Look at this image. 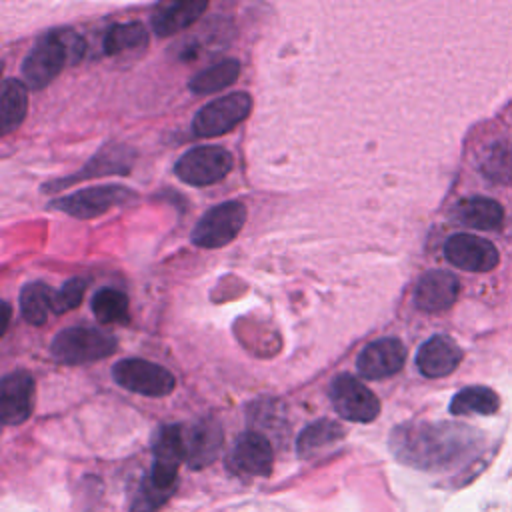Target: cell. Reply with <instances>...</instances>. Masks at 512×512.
<instances>
[{"label":"cell","instance_id":"cell-11","mask_svg":"<svg viewBox=\"0 0 512 512\" xmlns=\"http://www.w3.org/2000/svg\"><path fill=\"white\" fill-rule=\"evenodd\" d=\"M444 256L452 266L466 272H490L500 260L492 242L472 234L450 236L444 244Z\"/></svg>","mask_w":512,"mask_h":512},{"label":"cell","instance_id":"cell-4","mask_svg":"<svg viewBox=\"0 0 512 512\" xmlns=\"http://www.w3.org/2000/svg\"><path fill=\"white\" fill-rule=\"evenodd\" d=\"M134 198H136L134 190H130L122 184H104V186L82 188L68 196H60V198L48 202L46 208L60 210V212L70 214L80 220H88V218L102 216L104 212L112 210L114 206L128 204Z\"/></svg>","mask_w":512,"mask_h":512},{"label":"cell","instance_id":"cell-16","mask_svg":"<svg viewBox=\"0 0 512 512\" xmlns=\"http://www.w3.org/2000/svg\"><path fill=\"white\" fill-rule=\"evenodd\" d=\"M458 278L444 270L426 272L414 290V302L424 312H440L450 308L458 298Z\"/></svg>","mask_w":512,"mask_h":512},{"label":"cell","instance_id":"cell-26","mask_svg":"<svg viewBox=\"0 0 512 512\" xmlns=\"http://www.w3.org/2000/svg\"><path fill=\"white\" fill-rule=\"evenodd\" d=\"M92 312L102 324L124 322L128 318V296L116 288H100L92 296Z\"/></svg>","mask_w":512,"mask_h":512},{"label":"cell","instance_id":"cell-22","mask_svg":"<svg viewBox=\"0 0 512 512\" xmlns=\"http://www.w3.org/2000/svg\"><path fill=\"white\" fill-rule=\"evenodd\" d=\"M238 76H240V62L236 58H224L214 66L194 74L188 82V88L194 94H214L234 84Z\"/></svg>","mask_w":512,"mask_h":512},{"label":"cell","instance_id":"cell-24","mask_svg":"<svg viewBox=\"0 0 512 512\" xmlns=\"http://www.w3.org/2000/svg\"><path fill=\"white\" fill-rule=\"evenodd\" d=\"M54 290L44 282H30L20 292V314L30 324H44L48 312H52Z\"/></svg>","mask_w":512,"mask_h":512},{"label":"cell","instance_id":"cell-3","mask_svg":"<svg viewBox=\"0 0 512 512\" xmlns=\"http://www.w3.org/2000/svg\"><path fill=\"white\" fill-rule=\"evenodd\" d=\"M118 348V342L112 334H106L96 328L72 326L60 330L52 344L50 354L62 364H88L110 356Z\"/></svg>","mask_w":512,"mask_h":512},{"label":"cell","instance_id":"cell-25","mask_svg":"<svg viewBox=\"0 0 512 512\" xmlns=\"http://www.w3.org/2000/svg\"><path fill=\"white\" fill-rule=\"evenodd\" d=\"M148 44V30L142 22H124L108 28L102 40L104 54H120Z\"/></svg>","mask_w":512,"mask_h":512},{"label":"cell","instance_id":"cell-21","mask_svg":"<svg viewBox=\"0 0 512 512\" xmlns=\"http://www.w3.org/2000/svg\"><path fill=\"white\" fill-rule=\"evenodd\" d=\"M342 438H344V428L338 422L328 420V418L316 420L300 432V436L296 440V452L302 458H310V456L318 454L320 450L334 446Z\"/></svg>","mask_w":512,"mask_h":512},{"label":"cell","instance_id":"cell-7","mask_svg":"<svg viewBox=\"0 0 512 512\" xmlns=\"http://www.w3.org/2000/svg\"><path fill=\"white\" fill-rule=\"evenodd\" d=\"M112 378L124 390L150 398L168 396L176 386V378L170 370L142 358H124L116 362L112 368Z\"/></svg>","mask_w":512,"mask_h":512},{"label":"cell","instance_id":"cell-27","mask_svg":"<svg viewBox=\"0 0 512 512\" xmlns=\"http://www.w3.org/2000/svg\"><path fill=\"white\" fill-rule=\"evenodd\" d=\"M86 292V280L84 278H70L66 280L58 290L52 294V312L62 314L68 310H74Z\"/></svg>","mask_w":512,"mask_h":512},{"label":"cell","instance_id":"cell-13","mask_svg":"<svg viewBox=\"0 0 512 512\" xmlns=\"http://www.w3.org/2000/svg\"><path fill=\"white\" fill-rule=\"evenodd\" d=\"M406 360V346L398 338H380L362 348L356 358V370L368 380L396 374Z\"/></svg>","mask_w":512,"mask_h":512},{"label":"cell","instance_id":"cell-23","mask_svg":"<svg viewBox=\"0 0 512 512\" xmlns=\"http://www.w3.org/2000/svg\"><path fill=\"white\" fill-rule=\"evenodd\" d=\"M500 406L498 394L486 386H468L462 388L450 402V414L466 416V414H494Z\"/></svg>","mask_w":512,"mask_h":512},{"label":"cell","instance_id":"cell-15","mask_svg":"<svg viewBox=\"0 0 512 512\" xmlns=\"http://www.w3.org/2000/svg\"><path fill=\"white\" fill-rule=\"evenodd\" d=\"M132 162H134V150H130L128 146H120V144H108L98 154H94L80 172L72 174L70 178H60L50 184H44L42 190L58 192L78 180H86V178H94V176H108V174H128L132 168Z\"/></svg>","mask_w":512,"mask_h":512},{"label":"cell","instance_id":"cell-20","mask_svg":"<svg viewBox=\"0 0 512 512\" xmlns=\"http://www.w3.org/2000/svg\"><path fill=\"white\" fill-rule=\"evenodd\" d=\"M28 108V92L26 84L16 80V78H6L2 82V92H0V128L2 134H8L16 130Z\"/></svg>","mask_w":512,"mask_h":512},{"label":"cell","instance_id":"cell-1","mask_svg":"<svg viewBox=\"0 0 512 512\" xmlns=\"http://www.w3.org/2000/svg\"><path fill=\"white\" fill-rule=\"evenodd\" d=\"M396 436L394 450L398 458L420 468L446 466L472 446L470 430L446 424L398 428Z\"/></svg>","mask_w":512,"mask_h":512},{"label":"cell","instance_id":"cell-19","mask_svg":"<svg viewBox=\"0 0 512 512\" xmlns=\"http://www.w3.org/2000/svg\"><path fill=\"white\" fill-rule=\"evenodd\" d=\"M206 8H208V2L204 0H184V2L168 4L152 16V30L162 38L172 36L188 28L192 22H196Z\"/></svg>","mask_w":512,"mask_h":512},{"label":"cell","instance_id":"cell-10","mask_svg":"<svg viewBox=\"0 0 512 512\" xmlns=\"http://www.w3.org/2000/svg\"><path fill=\"white\" fill-rule=\"evenodd\" d=\"M226 464L234 474L268 476L274 464L272 444L262 432L248 430L236 438Z\"/></svg>","mask_w":512,"mask_h":512},{"label":"cell","instance_id":"cell-2","mask_svg":"<svg viewBox=\"0 0 512 512\" xmlns=\"http://www.w3.org/2000/svg\"><path fill=\"white\" fill-rule=\"evenodd\" d=\"M84 42L70 30H50L42 34L22 62L26 88L40 90L48 86L70 60H80Z\"/></svg>","mask_w":512,"mask_h":512},{"label":"cell","instance_id":"cell-8","mask_svg":"<svg viewBox=\"0 0 512 512\" xmlns=\"http://www.w3.org/2000/svg\"><path fill=\"white\" fill-rule=\"evenodd\" d=\"M234 166L232 154L222 146H196L184 152L174 172L190 186H210L220 182Z\"/></svg>","mask_w":512,"mask_h":512},{"label":"cell","instance_id":"cell-6","mask_svg":"<svg viewBox=\"0 0 512 512\" xmlns=\"http://www.w3.org/2000/svg\"><path fill=\"white\" fill-rule=\"evenodd\" d=\"M252 110V98L248 92H230L202 106L194 120L192 132L198 138H212L230 132Z\"/></svg>","mask_w":512,"mask_h":512},{"label":"cell","instance_id":"cell-9","mask_svg":"<svg viewBox=\"0 0 512 512\" xmlns=\"http://www.w3.org/2000/svg\"><path fill=\"white\" fill-rule=\"evenodd\" d=\"M328 394L334 410L344 420L372 422L380 414V402L374 392L352 374H338L330 382Z\"/></svg>","mask_w":512,"mask_h":512},{"label":"cell","instance_id":"cell-12","mask_svg":"<svg viewBox=\"0 0 512 512\" xmlns=\"http://www.w3.org/2000/svg\"><path fill=\"white\" fill-rule=\"evenodd\" d=\"M184 446H186V464L190 468H204L212 464L224 444V430L216 418H200L186 426Z\"/></svg>","mask_w":512,"mask_h":512},{"label":"cell","instance_id":"cell-18","mask_svg":"<svg viewBox=\"0 0 512 512\" xmlns=\"http://www.w3.org/2000/svg\"><path fill=\"white\" fill-rule=\"evenodd\" d=\"M454 218L458 224L476 230H496L504 220L502 206L484 196L464 198L454 206Z\"/></svg>","mask_w":512,"mask_h":512},{"label":"cell","instance_id":"cell-5","mask_svg":"<svg viewBox=\"0 0 512 512\" xmlns=\"http://www.w3.org/2000/svg\"><path fill=\"white\" fill-rule=\"evenodd\" d=\"M246 206L238 200H228L210 208L192 228L190 240L200 248H220L230 244L246 222Z\"/></svg>","mask_w":512,"mask_h":512},{"label":"cell","instance_id":"cell-14","mask_svg":"<svg viewBox=\"0 0 512 512\" xmlns=\"http://www.w3.org/2000/svg\"><path fill=\"white\" fill-rule=\"evenodd\" d=\"M34 408V378L28 372L16 370L0 382V416L6 426H16L28 420Z\"/></svg>","mask_w":512,"mask_h":512},{"label":"cell","instance_id":"cell-17","mask_svg":"<svg viewBox=\"0 0 512 512\" xmlns=\"http://www.w3.org/2000/svg\"><path fill=\"white\" fill-rule=\"evenodd\" d=\"M462 360L460 346L448 336L428 338L416 352V366L428 378L448 376Z\"/></svg>","mask_w":512,"mask_h":512},{"label":"cell","instance_id":"cell-28","mask_svg":"<svg viewBox=\"0 0 512 512\" xmlns=\"http://www.w3.org/2000/svg\"><path fill=\"white\" fill-rule=\"evenodd\" d=\"M2 312H4V316H2V330H0V334L6 332L8 322H10V304L8 302H2Z\"/></svg>","mask_w":512,"mask_h":512}]
</instances>
